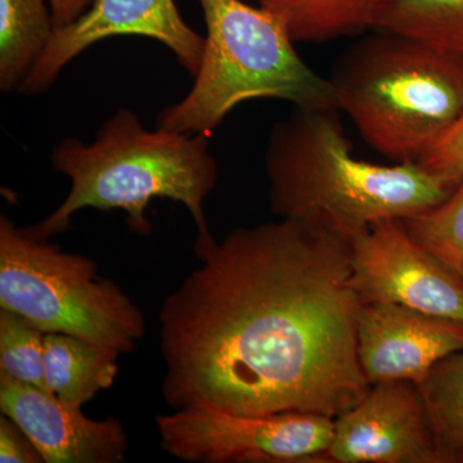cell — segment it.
<instances>
[{"label": "cell", "instance_id": "cell-1", "mask_svg": "<svg viewBox=\"0 0 463 463\" xmlns=\"http://www.w3.org/2000/svg\"><path fill=\"white\" fill-rule=\"evenodd\" d=\"M200 267L158 313L174 411L337 419L370 392L356 345L352 241L281 219L196 240Z\"/></svg>", "mask_w": 463, "mask_h": 463}, {"label": "cell", "instance_id": "cell-2", "mask_svg": "<svg viewBox=\"0 0 463 463\" xmlns=\"http://www.w3.org/2000/svg\"><path fill=\"white\" fill-rule=\"evenodd\" d=\"M337 109L295 108L272 128L264 155L270 209L353 241L385 219H407L456 190L419 163L359 160Z\"/></svg>", "mask_w": 463, "mask_h": 463}, {"label": "cell", "instance_id": "cell-3", "mask_svg": "<svg viewBox=\"0 0 463 463\" xmlns=\"http://www.w3.org/2000/svg\"><path fill=\"white\" fill-rule=\"evenodd\" d=\"M52 166L71 181V190L50 216L27 228L38 239L69 230L72 215L87 207L123 210L130 231L148 236L146 210L155 199L183 203L197 225L196 240L213 236L203 203L219 174L205 134L147 130L138 115L121 109L90 145L63 139L53 149Z\"/></svg>", "mask_w": 463, "mask_h": 463}, {"label": "cell", "instance_id": "cell-4", "mask_svg": "<svg viewBox=\"0 0 463 463\" xmlns=\"http://www.w3.org/2000/svg\"><path fill=\"white\" fill-rule=\"evenodd\" d=\"M337 109L394 164L420 163L463 111V57L381 30L335 62Z\"/></svg>", "mask_w": 463, "mask_h": 463}, {"label": "cell", "instance_id": "cell-5", "mask_svg": "<svg viewBox=\"0 0 463 463\" xmlns=\"http://www.w3.org/2000/svg\"><path fill=\"white\" fill-rule=\"evenodd\" d=\"M205 48L190 93L157 116V128L210 137L251 99L301 109H337L330 79L304 62L279 18L242 0H199Z\"/></svg>", "mask_w": 463, "mask_h": 463}, {"label": "cell", "instance_id": "cell-6", "mask_svg": "<svg viewBox=\"0 0 463 463\" xmlns=\"http://www.w3.org/2000/svg\"><path fill=\"white\" fill-rule=\"evenodd\" d=\"M0 216V309L43 334H63L120 354L145 335L142 310L97 264L69 254Z\"/></svg>", "mask_w": 463, "mask_h": 463}, {"label": "cell", "instance_id": "cell-7", "mask_svg": "<svg viewBox=\"0 0 463 463\" xmlns=\"http://www.w3.org/2000/svg\"><path fill=\"white\" fill-rule=\"evenodd\" d=\"M156 426L161 448L182 461L325 463L335 420L307 412L241 416L184 408L160 414Z\"/></svg>", "mask_w": 463, "mask_h": 463}, {"label": "cell", "instance_id": "cell-8", "mask_svg": "<svg viewBox=\"0 0 463 463\" xmlns=\"http://www.w3.org/2000/svg\"><path fill=\"white\" fill-rule=\"evenodd\" d=\"M350 285L359 301L399 304L463 323V281L405 228L385 219L352 241Z\"/></svg>", "mask_w": 463, "mask_h": 463}, {"label": "cell", "instance_id": "cell-9", "mask_svg": "<svg viewBox=\"0 0 463 463\" xmlns=\"http://www.w3.org/2000/svg\"><path fill=\"white\" fill-rule=\"evenodd\" d=\"M130 35L160 42L192 78L199 72L205 36L187 25L174 0H93L74 23L54 27L18 90L25 96L44 93L61 71L91 45Z\"/></svg>", "mask_w": 463, "mask_h": 463}, {"label": "cell", "instance_id": "cell-10", "mask_svg": "<svg viewBox=\"0 0 463 463\" xmlns=\"http://www.w3.org/2000/svg\"><path fill=\"white\" fill-rule=\"evenodd\" d=\"M334 463H439L419 385L373 383L354 407L335 419L326 455Z\"/></svg>", "mask_w": 463, "mask_h": 463}, {"label": "cell", "instance_id": "cell-11", "mask_svg": "<svg viewBox=\"0 0 463 463\" xmlns=\"http://www.w3.org/2000/svg\"><path fill=\"white\" fill-rule=\"evenodd\" d=\"M356 345L370 383H422L440 359L463 350V323L390 303H361Z\"/></svg>", "mask_w": 463, "mask_h": 463}, {"label": "cell", "instance_id": "cell-12", "mask_svg": "<svg viewBox=\"0 0 463 463\" xmlns=\"http://www.w3.org/2000/svg\"><path fill=\"white\" fill-rule=\"evenodd\" d=\"M0 411L16 423L44 463H118L128 452L123 423L91 420L51 392L0 374Z\"/></svg>", "mask_w": 463, "mask_h": 463}, {"label": "cell", "instance_id": "cell-13", "mask_svg": "<svg viewBox=\"0 0 463 463\" xmlns=\"http://www.w3.org/2000/svg\"><path fill=\"white\" fill-rule=\"evenodd\" d=\"M120 355L111 347L70 335L45 334V381L51 394L71 407H83L114 385Z\"/></svg>", "mask_w": 463, "mask_h": 463}, {"label": "cell", "instance_id": "cell-14", "mask_svg": "<svg viewBox=\"0 0 463 463\" xmlns=\"http://www.w3.org/2000/svg\"><path fill=\"white\" fill-rule=\"evenodd\" d=\"M295 43H322L373 29L377 0H258Z\"/></svg>", "mask_w": 463, "mask_h": 463}, {"label": "cell", "instance_id": "cell-15", "mask_svg": "<svg viewBox=\"0 0 463 463\" xmlns=\"http://www.w3.org/2000/svg\"><path fill=\"white\" fill-rule=\"evenodd\" d=\"M48 0H0V90H18L50 41Z\"/></svg>", "mask_w": 463, "mask_h": 463}, {"label": "cell", "instance_id": "cell-16", "mask_svg": "<svg viewBox=\"0 0 463 463\" xmlns=\"http://www.w3.org/2000/svg\"><path fill=\"white\" fill-rule=\"evenodd\" d=\"M373 30L463 57V0H377Z\"/></svg>", "mask_w": 463, "mask_h": 463}, {"label": "cell", "instance_id": "cell-17", "mask_svg": "<svg viewBox=\"0 0 463 463\" xmlns=\"http://www.w3.org/2000/svg\"><path fill=\"white\" fill-rule=\"evenodd\" d=\"M439 463H463V350L440 359L419 383Z\"/></svg>", "mask_w": 463, "mask_h": 463}, {"label": "cell", "instance_id": "cell-18", "mask_svg": "<svg viewBox=\"0 0 463 463\" xmlns=\"http://www.w3.org/2000/svg\"><path fill=\"white\" fill-rule=\"evenodd\" d=\"M403 222L411 236L463 281V182L443 203Z\"/></svg>", "mask_w": 463, "mask_h": 463}, {"label": "cell", "instance_id": "cell-19", "mask_svg": "<svg viewBox=\"0 0 463 463\" xmlns=\"http://www.w3.org/2000/svg\"><path fill=\"white\" fill-rule=\"evenodd\" d=\"M44 335L23 317L0 309V374L51 392L45 381Z\"/></svg>", "mask_w": 463, "mask_h": 463}, {"label": "cell", "instance_id": "cell-20", "mask_svg": "<svg viewBox=\"0 0 463 463\" xmlns=\"http://www.w3.org/2000/svg\"><path fill=\"white\" fill-rule=\"evenodd\" d=\"M429 172L437 174L449 184H461L463 182V111L450 125L437 143L425 155L420 163Z\"/></svg>", "mask_w": 463, "mask_h": 463}, {"label": "cell", "instance_id": "cell-21", "mask_svg": "<svg viewBox=\"0 0 463 463\" xmlns=\"http://www.w3.org/2000/svg\"><path fill=\"white\" fill-rule=\"evenodd\" d=\"M0 462L2 463H42V456L33 448L23 430L2 414L0 419Z\"/></svg>", "mask_w": 463, "mask_h": 463}, {"label": "cell", "instance_id": "cell-22", "mask_svg": "<svg viewBox=\"0 0 463 463\" xmlns=\"http://www.w3.org/2000/svg\"><path fill=\"white\" fill-rule=\"evenodd\" d=\"M54 27L67 26L90 7L93 0H48Z\"/></svg>", "mask_w": 463, "mask_h": 463}]
</instances>
